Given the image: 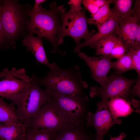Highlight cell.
<instances>
[{
  "label": "cell",
  "instance_id": "4dcf8cb0",
  "mask_svg": "<svg viewBox=\"0 0 140 140\" xmlns=\"http://www.w3.org/2000/svg\"><path fill=\"white\" fill-rule=\"evenodd\" d=\"M135 46L136 48H140V23H139L136 36Z\"/></svg>",
  "mask_w": 140,
  "mask_h": 140
},
{
  "label": "cell",
  "instance_id": "5b68a950",
  "mask_svg": "<svg viewBox=\"0 0 140 140\" xmlns=\"http://www.w3.org/2000/svg\"><path fill=\"white\" fill-rule=\"evenodd\" d=\"M86 9L85 8L78 11L70 9L66 12L65 9L60 12L61 25L56 38L58 45L62 43L66 36L72 37L77 46L81 39L85 40L94 34L93 32H90L88 29Z\"/></svg>",
  "mask_w": 140,
  "mask_h": 140
},
{
  "label": "cell",
  "instance_id": "e575fe53",
  "mask_svg": "<svg viewBox=\"0 0 140 140\" xmlns=\"http://www.w3.org/2000/svg\"><path fill=\"white\" fill-rule=\"evenodd\" d=\"M1 129V123H0V132Z\"/></svg>",
  "mask_w": 140,
  "mask_h": 140
},
{
  "label": "cell",
  "instance_id": "e0dca14e",
  "mask_svg": "<svg viewBox=\"0 0 140 140\" xmlns=\"http://www.w3.org/2000/svg\"><path fill=\"white\" fill-rule=\"evenodd\" d=\"M130 101L124 98L116 97L112 98L107 101V104L112 115L115 117L127 116L135 110L131 107Z\"/></svg>",
  "mask_w": 140,
  "mask_h": 140
},
{
  "label": "cell",
  "instance_id": "ffe728a7",
  "mask_svg": "<svg viewBox=\"0 0 140 140\" xmlns=\"http://www.w3.org/2000/svg\"><path fill=\"white\" fill-rule=\"evenodd\" d=\"M108 3L100 8L91 17L87 18V23L96 25L97 27L106 22L113 15Z\"/></svg>",
  "mask_w": 140,
  "mask_h": 140
},
{
  "label": "cell",
  "instance_id": "4fadbf2b",
  "mask_svg": "<svg viewBox=\"0 0 140 140\" xmlns=\"http://www.w3.org/2000/svg\"><path fill=\"white\" fill-rule=\"evenodd\" d=\"M32 81L13 77L5 78L0 81V96L12 102L29 87Z\"/></svg>",
  "mask_w": 140,
  "mask_h": 140
},
{
  "label": "cell",
  "instance_id": "3957f363",
  "mask_svg": "<svg viewBox=\"0 0 140 140\" xmlns=\"http://www.w3.org/2000/svg\"><path fill=\"white\" fill-rule=\"evenodd\" d=\"M2 9V21L6 41L15 49L16 42L28 34L27 29L32 9L28 4H21L18 0H5Z\"/></svg>",
  "mask_w": 140,
  "mask_h": 140
},
{
  "label": "cell",
  "instance_id": "d6a6232c",
  "mask_svg": "<svg viewBox=\"0 0 140 140\" xmlns=\"http://www.w3.org/2000/svg\"><path fill=\"white\" fill-rule=\"evenodd\" d=\"M46 1L45 0H35V3L33 7H37L41 5V4L44 3Z\"/></svg>",
  "mask_w": 140,
  "mask_h": 140
},
{
  "label": "cell",
  "instance_id": "83f0119b",
  "mask_svg": "<svg viewBox=\"0 0 140 140\" xmlns=\"http://www.w3.org/2000/svg\"><path fill=\"white\" fill-rule=\"evenodd\" d=\"M8 48L10 47L6 40L5 36L2 21V10L0 11V48L4 47Z\"/></svg>",
  "mask_w": 140,
  "mask_h": 140
},
{
  "label": "cell",
  "instance_id": "52a82bcc",
  "mask_svg": "<svg viewBox=\"0 0 140 140\" xmlns=\"http://www.w3.org/2000/svg\"><path fill=\"white\" fill-rule=\"evenodd\" d=\"M136 79L127 78L117 73L108 77L101 86H94L90 87V96L91 98L99 96L100 102L107 104L110 99L116 97H122L130 101L129 98V90Z\"/></svg>",
  "mask_w": 140,
  "mask_h": 140
},
{
  "label": "cell",
  "instance_id": "4316f807",
  "mask_svg": "<svg viewBox=\"0 0 140 140\" xmlns=\"http://www.w3.org/2000/svg\"><path fill=\"white\" fill-rule=\"evenodd\" d=\"M82 3L86 9L91 14V16L94 14L100 9L96 5L94 0H83Z\"/></svg>",
  "mask_w": 140,
  "mask_h": 140
},
{
  "label": "cell",
  "instance_id": "44dd1931",
  "mask_svg": "<svg viewBox=\"0 0 140 140\" xmlns=\"http://www.w3.org/2000/svg\"><path fill=\"white\" fill-rule=\"evenodd\" d=\"M133 0H111L114 6L111 9L113 13L121 18L127 17L131 14L132 10Z\"/></svg>",
  "mask_w": 140,
  "mask_h": 140
},
{
  "label": "cell",
  "instance_id": "f546056e",
  "mask_svg": "<svg viewBox=\"0 0 140 140\" xmlns=\"http://www.w3.org/2000/svg\"><path fill=\"white\" fill-rule=\"evenodd\" d=\"M82 0H70L68 3L71 7L70 9L73 11H78L82 9L81 6Z\"/></svg>",
  "mask_w": 140,
  "mask_h": 140
},
{
  "label": "cell",
  "instance_id": "30bf717a",
  "mask_svg": "<svg viewBox=\"0 0 140 140\" xmlns=\"http://www.w3.org/2000/svg\"><path fill=\"white\" fill-rule=\"evenodd\" d=\"M77 53L88 67L92 78L101 86L103 85L108 77V73L113 67V62L110 55L90 57L80 51Z\"/></svg>",
  "mask_w": 140,
  "mask_h": 140
},
{
  "label": "cell",
  "instance_id": "7402d4cb",
  "mask_svg": "<svg viewBox=\"0 0 140 140\" xmlns=\"http://www.w3.org/2000/svg\"><path fill=\"white\" fill-rule=\"evenodd\" d=\"M118 37L115 35H111L101 40L94 48L96 50V55H110Z\"/></svg>",
  "mask_w": 140,
  "mask_h": 140
},
{
  "label": "cell",
  "instance_id": "277c9868",
  "mask_svg": "<svg viewBox=\"0 0 140 140\" xmlns=\"http://www.w3.org/2000/svg\"><path fill=\"white\" fill-rule=\"evenodd\" d=\"M50 97L46 90L41 88L32 79L29 87L12 103L16 106L20 120L28 126L31 119Z\"/></svg>",
  "mask_w": 140,
  "mask_h": 140
},
{
  "label": "cell",
  "instance_id": "ac0fdd59",
  "mask_svg": "<svg viewBox=\"0 0 140 140\" xmlns=\"http://www.w3.org/2000/svg\"><path fill=\"white\" fill-rule=\"evenodd\" d=\"M14 105L12 103H8L2 97H0V122L1 123L22 122L19 118Z\"/></svg>",
  "mask_w": 140,
  "mask_h": 140
},
{
  "label": "cell",
  "instance_id": "cb8c5ba5",
  "mask_svg": "<svg viewBox=\"0 0 140 140\" xmlns=\"http://www.w3.org/2000/svg\"><path fill=\"white\" fill-rule=\"evenodd\" d=\"M128 50L123 41L119 37L110 54L111 58L119 59L126 54Z\"/></svg>",
  "mask_w": 140,
  "mask_h": 140
},
{
  "label": "cell",
  "instance_id": "8fae6325",
  "mask_svg": "<svg viewBox=\"0 0 140 140\" xmlns=\"http://www.w3.org/2000/svg\"><path fill=\"white\" fill-rule=\"evenodd\" d=\"M120 18L113 13V15L106 22L97 27V32L91 37L80 44L74 48V52L76 53L84 47L89 46L94 48L96 45L102 39L111 35L117 36Z\"/></svg>",
  "mask_w": 140,
  "mask_h": 140
},
{
  "label": "cell",
  "instance_id": "ba28073f",
  "mask_svg": "<svg viewBox=\"0 0 140 140\" xmlns=\"http://www.w3.org/2000/svg\"><path fill=\"white\" fill-rule=\"evenodd\" d=\"M97 109L94 113L88 112L86 120L87 125L95 129V140H104V137L109 129L115 124H120L121 120L111 114L107 104L99 102L97 104Z\"/></svg>",
  "mask_w": 140,
  "mask_h": 140
},
{
  "label": "cell",
  "instance_id": "5bb4252c",
  "mask_svg": "<svg viewBox=\"0 0 140 140\" xmlns=\"http://www.w3.org/2000/svg\"><path fill=\"white\" fill-rule=\"evenodd\" d=\"M42 37L33 34L27 35L22 40L23 45L27 48L28 51H31L36 58L37 62L45 65L48 67L50 65L44 47Z\"/></svg>",
  "mask_w": 140,
  "mask_h": 140
},
{
  "label": "cell",
  "instance_id": "7a4b0ae2",
  "mask_svg": "<svg viewBox=\"0 0 140 140\" xmlns=\"http://www.w3.org/2000/svg\"><path fill=\"white\" fill-rule=\"evenodd\" d=\"M49 10L43 8L41 5L33 7L30 13V21L28 29V34H36L48 40L53 48V53L59 52L64 55L65 52L59 49L57 41V36L60 28L61 21L60 12L65 9L63 5L58 6L53 2Z\"/></svg>",
  "mask_w": 140,
  "mask_h": 140
},
{
  "label": "cell",
  "instance_id": "1f68e13d",
  "mask_svg": "<svg viewBox=\"0 0 140 140\" xmlns=\"http://www.w3.org/2000/svg\"><path fill=\"white\" fill-rule=\"evenodd\" d=\"M126 134L123 132H122L118 136L115 137H111L110 140H123L126 137Z\"/></svg>",
  "mask_w": 140,
  "mask_h": 140
},
{
  "label": "cell",
  "instance_id": "484cf974",
  "mask_svg": "<svg viewBox=\"0 0 140 140\" xmlns=\"http://www.w3.org/2000/svg\"><path fill=\"white\" fill-rule=\"evenodd\" d=\"M128 51L131 54L133 69L136 70L138 75H140V56L137 54L134 49H130Z\"/></svg>",
  "mask_w": 140,
  "mask_h": 140
},
{
  "label": "cell",
  "instance_id": "836d02e7",
  "mask_svg": "<svg viewBox=\"0 0 140 140\" xmlns=\"http://www.w3.org/2000/svg\"><path fill=\"white\" fill-rule=\"evenodd\" d=\"M2 9V7L0 6V11H1Z\"/></svg>",
  "mask_w": 140,
  "mask_h": 140
},
{
  "label": "cell",
  "instance_id": "2e32d148",
  "mask_svg": "<svg viewBox=\"0 0 140 140\" xmlns=\"http://www.w3.org/2000/svg\"><path fill=\"white\" fill-rule=\"evenodd\" d=\"M27 128L22 122L1 123L0 140H26Z\"/></svg>",
  "mask_w": 140,
  "mask_h": 140
},
{
  "label": "cell",
  "instance_id": "d4e9b609",
  "mask_svg": "<svg viewBox=\"0 0 140 140\" xmlns=\"http://www.w3.org/2000/svg\"><path fill=\"white\" fill-rule=\"evenodd\" d=\"M24 74L22 68L17 69L15 67H13L11 70L5 68L0 72V78L13 77L22 79L23 77Z\"/></svg>",
  "mask_w": 140,
  "mask_h": 140
},
{
  "label": "cell",
  "instance_id": "7c38bea8",
  "mask_svg": "<svg viewBox=\"0 0 140 140\" xmlns=\"http://www.w3.org/2000/svg\"><path fill=\"white\" fill-rule=\"evenodd\" d=\"M140 17L130 15L120 19L118 37L123 41L128 51L137 49L135 46L136 36Z\"/></svg>",
  "mask_w": 140,
  "mask_h": 140
},
{
  "label": "cell",
  "instance_id": "603a6c76",
  "mask_svg": "<svg viewBox=\"0 0 140 140\" xmlns=\"http://www.w3.org/2000/svg\"><path fill=\"white\" fill-rule=\"evenodd\" d=\"M112 68L115 69L117 73L120 74L133 69L130 52L128 51L123 57L113 62Z\"/></svg>",
  "mask_w": 140,
  "mask_h": 140
},
{
  "label": "cell",
  "instance_id": "8992f818",
  "mask_svg": "<svg viewBox=\"0 0 140 140\" xmlns=\"http://www.w3.org/2000/svg\"><path fill=\"white\" fill-rule=\"evenodd\" d=\"M49 100L61 117L71 124H82L86 105L88 101L87 96L79 97L54 93Z\"/></svg>",
  "mask_w": 140,
  "mask_h": 140
},
{
  "label": "cell",
  "instance_id": "9a60e30c",
  "mask_svg": "<svg viewBox=\"0 0 140 140\" xmlns=\"http://www.w3.org/2000/svg\"><path fill=\"white\" fill-rule=\"evenodd\" d=\"M53 140H95L83 128L82 124H69L57 131Z\"/></svg>",
  "mask_w": 140,
  "mask_h": 140
},
{
  "label": "cell",
  "instance_id": "6da1fadb",
  "mask_svg": "<svg viewBox=\"0 0 140 140\" xmlns=\"http://www.w3.org/2000/svg\"><path fill=\"white\" fill-rule=\"evenodd\" d=\"M48 67L50 70L44 76L40 77L34 74L31 78L39 85L45 87L50 95L56 93L79 97L86 96L83 90L88 87V84L83 80L79 66L62 69L53 62Z\"/></svg>",
  "mask_w": 140,
  "mask_h": 140
},
{
  "label": "cell",
  "instance_id": "f1b7e54d",
  "mask_svg": "<svg viewBox=\"0 0 140 140\" xmlns=\"http://www.w3.org/2000/svg\"><path fill=\"white\" fill-rule=\"evenodd\" d=\"M134 85L131 88L129 92V95L132 94L134 96H137L140 97V75H138L137 78L134 84Z\"/></svg>",
  "mask_w": 140,
  "mask_h": 140
},
{
  "label": "cell",
  "instance_id": "9c48e42d",
  "mask_svg": "<svg viewBox=\"0 0 140 140\" xmlns=\"http://www.w3.org/2000/svg\"><path fill=\"white\" fill-rule=\"evenodd\" d=\"M69 124L61 117L49 100L31 119L27 127L57 131Z\"/></svg>",
  "mask_w": 140,
  "mask_h": 140
},
{
  "label": "cell",
  "instance_id": "d6986e66",
  "mask_svg": "<svg viewBox=\"0 0 140 140\" xmlns=\"http://www.w3.org/2000/svg\"><path fill=\"white\" fill-rule=\"evenodd\" d=\"M57 131L27 127L26 140H53Z\"/></svg>",
  "mask_w": 140,
  "mask_h": 140
}]
</instances>
